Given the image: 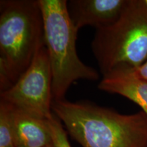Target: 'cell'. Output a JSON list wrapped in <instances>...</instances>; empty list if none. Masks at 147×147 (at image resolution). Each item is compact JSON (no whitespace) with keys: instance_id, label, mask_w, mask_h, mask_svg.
<instances>
[{"instance_id":"2","label":"cell","mask_w":147,"mask_h":147,"mask_svg":"<svg viewBox=\"0 0 147 147\" xmlns=\"http://www.w3.org/2000/svg\"><path fill=\"white\" fill-rule=\"evenodd\" d=\"M44 43L39 0L0 1V91L16 83Z\"/></svg>"},{"instance_id":"11","label":"cell","mask_w":147,"mask_h":147,"mask_svg":"<svg viewBox=\"0 0 147 147\" xmlns=\"http://www.w3.org/2000/svg\"><path fill=\"white\" fill-rule=\"evenodd\" d=\"M129 71L131 74H133L134 76L138 78L143 79V80L147 81V61H145L142 65L137 68L134 69H130Z\"/></svg>"},{"instance_id":"10","label":"cell","mask_w":147,"mask_h":147,"mask_svg":"<svg viewBox=\"0 0 147 147\" xmlns=\"http://www.w3.org/2000/svg\"><path fill=\"white\" fill-rule=\"evenodd\" d=\"M50 127L53 143L55 147H71L67 138V132L61 122L55 115L48 121Z\"/></svg>"},{"instance_id":"3","label":"cell","mask_w":147,"mask_h":147,"mask_svg":"<svg viewBox=\"0 0 147 147\" xmlns=\"http://www.w3.org/2000/svg\"><path fill=\"white\" fill-rule=\"evenodd\" d=\"M44 21V38L52 73L53 101L65 99L76 80H98L93 67L78 56L76 42L78 31L71 21L66 0H39Z\"/></svg>"},{"instance_id":"7","label":"cell","mask_w":147,"mask_h":147,"mask_svg":"<svg viewBox=\"0 0 147 147\" xmlns=\"http://www.w3.org/2000/svg\"><path fill=\"white\" fill-rule=\"evenodd\" d=\"M9 106L16 147H48L53 145L49 120L33 117Z\"/></svg>"},{"instance_id":"8","label":"cell","mask_w":147,"mask_h":147,"mask_svg":"<svg viewBox=\"0 0 147 147\" xmlns=\"http://www.w3.org/2000/svg\"><path fill=\"white\" fill-rule=\"evenodd\" d=\"M99 89L125 97L137 104L147 115V81L128 70L115 71L103 76Z\"/></svg>"},{"instance_id":"9","label":"cell","mask_w":147,"mask_h":147,"mask_svg":"<svg viewBox=\"0 0 147 147\" xmlns=\"http://www.w3.org/2000/svg\"><path fill=\"white\" fill-rule=\"evenodd\" d=\"M0 147H16L8 104L0 100Z\"/></svg>"},{"instance_id":"4","label":"cell","mask_w":147,"mask_h":147,"mask_svg":"<svg viewBox=\"0 0 147 147\" xmlns=\"http://www.w3.org/2000/svg\"><path fill=\"white\" fill-rule=\"evenodd\" d=\"M91 49L103 76L146 61L147 9L142 0H129L115 23L96 29Z\"/></svg>"},{"instance_id":"6","label":"cell","mask_w":147,"mask_h":147,"mask_svg":"<svg viewBox=\"0 0 147 147\" xmlns=\"http://www.w3.org/2000/svg\"><path fill=\"white\" fill-rule=\"evenodd\" d=\"M129 0H70L69 16L77 30L85 26L95 29L110 26L123 13Z\"/></svg>"},{"instance_id":"12","label":"cell","mask_w":147,"mask_h":147,"mask_svg":"<svg viewBox=\"0 0 147 147\" xmlns=\"http://www.w3.org/2000/svg\"><path fill=\"white\" fill-rule=\"evenodd\" d=\"M48 147H55L54 145H52V146H48Z\"/></svg>"},{"instance_id":"1","label":"cell","mask_w":147,"mask_h":147,"mask_svg":"<svg viewBox=\"0 0 147 147\" xmlns=\"http://www.w3.org/2000/svg\"><path fill=\"white\" fill-rule=\"evenodd\" d=\"M54 115L82 147H147V115H122L89 102L53 101Z\"/></svg>"},{"instance_id":"5","label":"cell","mask_w":147,"mask_h":147,"mask_svg":"<svg viewBox=\"0 0 147 147\" xmlns=\"http://www.w3.org/2000/svg\"><path fill=\"white\" fill-rule=\"evenodd\" d=\"M1 100L33 117L49 120L52 110V73L45 44L16 83L0 93Z\"/></svg>"}]
</instances>
